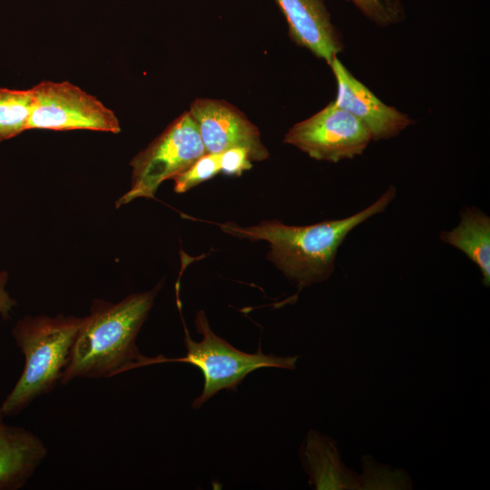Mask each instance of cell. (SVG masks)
I'll return each instance as SVG.
<instances>
[{
	"label": "cell",
	"mask_w": 490,
	"mask_h": 490,
	"mask_svg": "<svg viewBox=\"0 0 490 490\" xmlns=\"http://www.w3.org/2000/svg\"><path fill=\"white\" fill-rule=\"evenodd\" d=\"M396 194V188L390 186L372 204L351 216L311 225H286L278 220L248 227L234 222L217 225L239 239L269 242V260L301 289L331 276L338 250L347 235L368 219L385 211Z\"/></svg>",
	"instance_id": "obj_1"
},
{
	"label": "cell",
	"mask_w": 490,
	"mask_h": 490,
	"mask_svg": "<svg viewBox=\"0 0 490 490\" xmlns=\"http://www.w3.org/2000/svg\"><path fill=\"white\" fill-rule=\"evenodd\" d=\"M132 294L118 303L93 301L72 347L61 384L76 378L111 377L153 364L136 345L137 335L160 290Z\"/></svg>",
	"instance_id": "obj_2"
},
{
	"label": "cell",
	"mask_w": 490,
	"mask_h": 490,
	"mask_svg": "<svg viewBox=\"0 0 490 490\" xmlns=\"http://www.w3.org/2000/svg\"><path fill=\"white\" fill-rule=\"evenodd\" d=\"M83 317H24L13 328L24 358L23 372L0 407L4 416L18 415L61 382Z\"/></svg>",
	"instance_id": "obj_3"
},
{
	"label": "cell",
	"mask_w": 490,
	"mask_h": 490,
	"mask_svg": "<svg viewBox=\"0 0 490 490\" xmlns=\"http://www.w3.org/2000/svg\"><path fill=\"white\" fill-rule=\"evenodd\" d=\"M195 326L202 339L194 341L183 323L186 355L180 358L160 357V363L180 361L200 368L204 377L201 395L192 402L193 408L201 407L222 389L236 391L248 374L262 368L294 369L299 356L280 357L264 354L260 348L250 354L234 348L217 336L211 328L202 310L196 314Z\"/></svg>",
	"instance_id": "obj_4"
},
{
	"label": "cell",
	"mask_w": 490,
	"mask_h": 490,
	"mask_svg": "<svg viewBox=\"0 0 490 490\" xmlns=\"http://www.w3.org/2000/svg\"><path fill=\"white\" fill-rule=\"evenodd\" d=\"M206 153L196 122L185 112L176 118L130 162V190L116 201V208L137 198H154L162 181L172 179Z\"/></svg>",
	"instance_id": "obj_5"
},
{
	"label": "cell",
	"mask_w": 490,
	"mask_h": 490,
	"mask_svg": "<svg viewBox=\"0 0 490 490\" xmlns=\"http://www.w3.org/2000/svg\"><path fill=\"white\" fill-rule=\"evenodd\" d=\"M31 90L34 102L27 130L121 132L113 110L70 82L42 81Z\"/></svg>",
	"instance_id": "obj_6"
},
{
	"label": "cell",
	"mask_w": 490,
	"mask_h": 490,
	"mask_svg": "<svg viewBox=\"0 0 490 490\" xmlns=\"http://www.w3.org/2000/svg\"><path fill=\"white\" fill-rule=\"evenodd\" d=\"M371 141L367 126L335 102L296 123L283 140L313 159L329 162L361 155Z\"/></svg>",
	"instance_id": "obj_7"
},
{
	"label": "cell",
	"mask_w": 490,
	"mask_h": 490,
	"mask_svg": "<svg viewBox=\"0 0 490 490\" xmlns=\"http://www.w3.org/2000/svg\"><path fill=\"white\" fill-rule=\"evenodd\" d=\"M197 124L206 152L245 149L251 161L268 159L259 129L238 108L223 100L195 99L188 111Z\"/></svg>",
	"instance_id": "obj_8"
},
{
	"label": "cell",
	"mask_w": 490,
	"mask_h": 490,
	"mask_svg": "<svg viewBox=\"0 0 490 490\" xmlns=\"http://www.w3.org/2000/svg\"><path fill=\"white\" fill-rule=\"evenodd\" d=\"M329 65L338 85L335 103L363 122L373 140L395 137L413 123L408 115L384 103L356 79L337 56Z\"/></svg>",
	"instance_id": "obj_9"
},
{
	"label": "cell",
	"mask_w": 490,
	"mask_h": 490,
	"mask_svg": "<svg viewBox=\"0 0 490 490\" xmlns=\"http://www.w3.org/2000/svg\"><path fill=\"white\" fill-rule=\"evenodd\" d=\"M286 18L289 34L298 45L328 64L343 50L323 0H274Z\"/></svg>",
	"instance_id": "obj_10"
},
{
	"label": "cell",
	"mask_w": 490,
	"mask_h": 490,
	"mask_svg": "<svg viewBox=\"0 0 490 490\" xmlns=\"http://www.w3.org/2000/svg\"><path fill=\"white\" fill-rule=\"evenodd\" d=\"M0 413V490L24 486L46 458L44 442L30 430L5 423Z\"/></svg>",
	"instance_id": "obj_11"
},
{
	"label": "cell",
	"mask_w": 490,
	"mask_h": 490,
	"mask_svg": "<svg viewBox=\"0 0 490 490\" xmlns=\"http://www.w3.org/2000/svg\"><path fill=\"white\" fill-rule=\"evenodd\" d=\"M299 456L316 489H359V475L345 466L330 437L311 430L304 439Z\"/></svg>",
	"instance_id": "obj_12"
},
{
	"label": "cell",
	"mask_w": 490,
	"mask_h": 490,
	"mask_svg": "<svg viewBox=\"0 0 490 490\" xmlns=\"http://www.w3.org/2000/svg\"><path fill=\"white\" fill-rule=\"evenodd\" d=\"M440 240L461 250L481 270L483 284H490V217L475 206L460 212V222L443 230Z\"/></svg>",
	"instance_id": "obj_13"
},
{
	"label": "cell",
	"mask_w": 490,
	"mask_h": 490,
	"mask_svg": "<svg viewBox=\"0 0 490 490\" xmlns=\"http://www.w3.org/2000/svg\"><path fill=\"white\" fill-rule=\"evenodd\" d=\"M34 102L31 89L0 88V142L27 130Z\"/></svg>",
	"instance_id": "obj_14"
},
{
	"label": "cell",
	"mask_w": 490,
	"mask_h": 490,
	"mask_svg": "<svg viewBox=\"0 0 490 490\" xmlns=\"http://www.w3.org/2000/svg\"><path fill=\"white\" fill-rule=\"evenodd\" d=\"M359 489H412V480L403 470L377 464L369 456L362 457Z\"/></svg>",
	"instance_id": "obj_15"
},
{
	"label": "cell",
	"mask_w": 490,
	"mask_h": 490,
	"mask_svg": "<svg viewBox=\"0 0 490 490\" xmlns=\"http://www.w3.org/2000/svg\"><path fill=\"white\" fill-rule=\"evenodd\" d=\"M220 172V153L206 152L187 169L172 178L174 181V191L183 193Z\"/></svg>",
	"instance_id": "obj_16"
},
{
	"label": "cell",
	"mask_w": 490,
	"mask_h": 490,
	"mask_svg": "<svg viewBox=\"0 0 490 490\" xmlns=\"http://www.w3.org/2000/svg\"><path fill=\"white\" fill-rule=\"evenodd\" d=\"M378 25H388L400 20L402 8L397 0H349Z\"/></svg>",
	"instance_id": "obj_17"
},
{
	"label": "cell",
	"mask_w": 490,
	"mask_h": 490,
	"mask_svg": "<svg viewBox=\"0 0 490 490\" xmlns=\"http://www.w3.org/2000/svg\"><path fill=\"white\" fill-rule=\"evenodd\" d=\"M252 161L242 148H230L220 153V172L229 176H240L251 169Z\"/></svg>",
	"instance_id": "obj_18"
},
{
	"label": "cell",
	"mask_w": 490,
	"mask_h": 490,
	"mask_svg": "<svg viewBox=\"0 0 490 490\" xmlns=\"http://www.w3.org/2000/svg\"><path fill=\"white\" fill-rule=\"evenodd\" d=\"M6 274H0V317L7 318L15 306V301L10 297L5 290Z\"/></svg>",
	"instance_id": "obj_19"
}]
</instances>
